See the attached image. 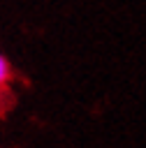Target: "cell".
Masks as SVG:
<instances>
[{
    "label": "cell",
    "instance_id": "1",
    "mask_svg": "<svg viewBox=\"0 0 146 148\" xmlns=\"http://www.w3.org/2000/svg\"><path fill=\"white\" fill-rule=\"evenodd\" d=\"M9 79H12V67H9L7 58H2V56H0V90H5V88H7Z\"/></svg>",
    "mask_w": 146,
    "mask_h": 148
}]
</instances>
